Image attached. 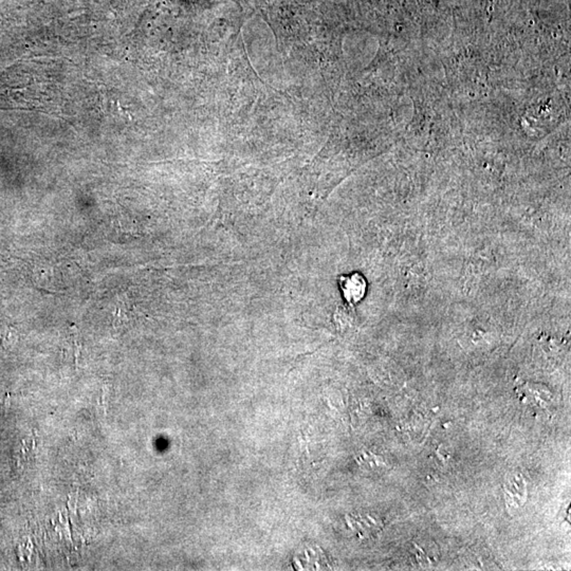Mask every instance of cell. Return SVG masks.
Segmentation results:
<instances>
[{
	"label": "cell",
	"mask_w": 571,
	"mask_h": 571,
	"mask_svg": "<svg viewBox=\"0 0 571 571\" xmlns=\"http://www.w3.org/2000/svg\"><path fill=\"white\" fill-rule=\"evenodd\" d=\"M339 283L344 299L347 301L348 305H356L365 297L367 283L363 275L359 273L343 275L340 277Z\"/></svg>",
	"instance_id": "cell-1"
}]
</instances>
